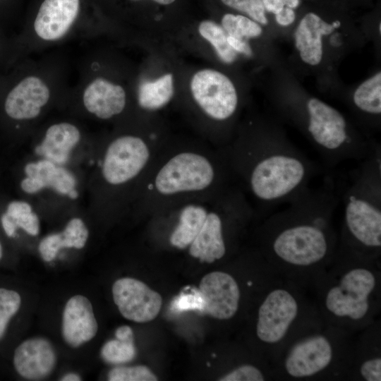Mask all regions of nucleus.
<instances>
[{"instance_id": "nucleus-1", "label": "nucleus", "mask_w": 381, "mask_h": 381, "mask_svg": "<svg viewBox=\"0 0 381 381\" xmlns=\"http://www.w3.org/2000/svg\"><path fill=\"white\" fill-rule=\"evenodd\" d=\"M341 187L327 170L319 184L259 222L257 249L278 276L309 287L332 262L339 245L335 215Z\"/></svg>"}, {"instance_id": "nucleus-2", "label": "nucleus", "mask_w": 381, "mask_h": 381, "mask_svg": "<svg viewBox=\"0 0 381 381\" xmlns=\"http://www.w3.org/2000/svg\"><path fill=\"white\" fill-rule=\"evenodd\" d=\"M221 148L258 222L327 171L279 132H242Z\"/></svg>"}, {"instance_id": "nucleus-3", "label": "nucleus", "mask_w": 381, "mask_h": 381, "mask_svg": "<svg viewBox=\"0 0 381 381\" xmlns=\"http://www.w3.org/2000/svg\"><path fill=\"white\" fill-rule=\"evenodd\" d=\"M233 183L221 147L167 141L142 183L135 209L150 217L183 202L221 193Z\"/></svg>"}, {"instance_id": "nucleus-4", "label": "nucleus", "mask_w": 381, "mask_h": 381, "mask_svg": "<svg viewBox=\"0 0 381 381\" xmlns=\"http://www.w3.org/2000/svg\"><path fill=\"white\" fill-rule=\"evenodd\" d=\"M380 262L339 245L332 262L309 285L323 322L357 333L380 318Z\"/></svg>"}, {"instance_id": "nucleus-5", "label": "nucleus", "mask_w": 381, "mask_h": 381, "mask_svg": "<svg viewBox=\"0 0 381 381\" xmlns=\"http://www.w3.org/2000/svg\"><path fill=\"white\" fill-rule=\"evenodd\" d=\"M355 334L322 320L310 325L272 363L274 380H347Z\"/></svg>"}, {"instance_id": "nucleus-6", "label": "nucleus", "mask_w": 381, "mask_h": 381, "mask_svg": "<svg viewBox=\"0 0 381 381\" xmlns=\"http://www.w3.org/2000/svg\"><path fill=\"white\" fill-rule=\"evenodd\" d=\"M252 334L258 356L271 365L299 332L322 320L308 286L277 276L255 300Z\"/></svg>"}, {"instance_id": "nucleus-7", "label": "nucleus", "mask_w": 381, "mask_h": 381, "mask_svg": "<svg viewBox=\"0 0 381 381\" xmlns=\"http://www.w3.org/2000/svg\"><path fill=\"white\" fill-rule=\"evenodd\" d=\"M341 187L339 245L371 260L381 257V150L358 162Z\"/></svg>"}, {"instance_id": "nucleus-8", "label": "nucleus", "mask_w": 381, "mask_h": 381, "mask_svg": "<svg viewBox=\"0 0 381 381\" xmlns=\"http://www.w3.org/2000/svg\"><path fill=\"white\" fill-rule=\"evenodd\" d=\"M167 142L155 131L123 133L112 138L102 154L99 176L109 209L135 202L156 156Z\"/></svg>"}, {"instance_id": "nucleus-9", "label": "nucleus", "mask_w": 381, "mask_h": 381, "mask_svg": "<svg viewBox=\"0 0 381 381\" xmlns=\"http://www.w3.org/2000/svg\"><path fill=\"white\" fill-rule=\"evenodd\" d=\"M61 65L53 59L30 63V69L6 97L7 116L20 121L37 119L59 92L66 89Z\"/></svg>"}, {"instance_id": "nucleus-10", "label": "nucleus", "mask_w": 381, "mask_h": 381, "mask_svg": "<svg viewBox=\"0 0 381 381\" xmlns=\"http://www.w3.org/2000/svg\"><path fill=\"white\" fill-rule=\"evenodd\" d=\"M193 100L205 116L216 123H226L236 114L238 106L236 90L223 73L212 69L198 71L190 81Z\"/></svg>"}, {"instance_id": "nucleus-11", "label": "nucleus", "mask_w": 381, "mask_h": 381, "mask_svg": "<svg viewBox=\"0 0 381 381\" xmlns=\"http://www.w3.org/2000/svg\"><path fill=\"white\" fill-rule=\"evenodd\" d=\"M80 10V0H44L30 25V50L52 45L70 37Z\"/></svg>"}, {"instance_id": "nucleus-12", "label": "nucleus", "mask_w": 381, "mask_h": 381, "mask_svg": "<svg viewBox=\"0 0 381 381\" xmlns=\"http://www.w3.org/2000/svg\"><path fill=\"white\" fill-rule=\"evenodd\" d=\"M75 89L84 109L98 119L107 121L117 117L127 107L124 87L104 76L92 73L86 66Z\"/></svg>"}, {"instance_id": "nucleus-13", "label": "nucleus", "mask_w": 381, "mask_h": 381, "mask_svg": "<svg viewBox=\"0 0 381 381\" xmlns=\"http://www.w3.org/2000/svg\"><path fill=\"white\" fill-rule=\"evenodd\" d=\"M198 291L205 303L202 313L222 321H230L238 315L243 293L239 282L229 272L214 271L206 274Z\"/></svg>"}, {"instance_id": "nucleus-14", "label": "nucleus", "mask_w": 381, "mask_h": 381, "mask_svg": "<svg viewBox=\"0 0 381 381\" xmlns=\"http://www.w3.org/2000/svg\"><path fill=\"white\" fill-rule=\"evenodd\" d=\"M113 299L127 320L147 322L159 314L162 298L144 282L131 277L117 279L112 286Z\"/></svg>"}, {"instance_id": "nucleus-15", "label": "nucleus", "mask_w": 381, "mask_h": 381, "mask_svg": "<svg viewBox=\"0 0 381 381\" xmlns=\"http://www.w3.org/2000/svg\"><path fill=\"white\" fill-rule=\"evenodd\" d=\"M347 380L381 381V319L356 333Z\"/></svg>"}, {"instance_id": "nucleus-16", "label": "nucleus", "mask_w": 381, "mask_h": 381, "mask_svg": "<svg viewBox=\"0 0 381 381\" xmlns=\"http://www.w3.org/2000/svg\"><path fill=\"white\" fill-rule=\"evenodd\" d=\"M24 171L26 176L20 182V187L26 193L34 194L50 188L71 199L78 195L75 177L63 166L42 158L28 163Z\"/></svg>"}, {"instance_id": "nucleus-17", "label": "nucleus", "mask_w": 381, "mask_h": 381, "mask_svg": "<svg viewBox=\"0 0 381 381\" xmlns=\"http://www.w3.org/2000/svg\"><path fill=\"white\" fill-rule=\"evenodd\" d=\"M56 363L54 346L49 340L42 337L26 339L14 351L15 370L27 380H38L48 377Z\"/></svg>"}, {"instance_id": "nucleus-18", "label": "nucleus", "mask_w": 381, "mask_h": 381, "mask_svg": "<svg viewBox=\"0 0 381 381\" xmlns=\"http://www.w3.org/2000/svg\"><path fill=\"white\" fill-rule=\"evenodd\" d=\"M98 325L87 298L78 294L66 302L62 315L61 332L64 341L77 348L92 339Z\"/></svg>"}, {"instance_id": "nucleus-19", "label": "nucleus", "mask_w": 381, "mask_h": 381, "mask_svg": "<svg viewBox=\"0 0 381 381\" xmlns=\"http://www.w3.org/2000/svg\"><path fill=\"white\" fill-rule=\"evenodd\" d=\"M82 138L78 126L70 121H59L49 125L44 131L35 152L42 158L63 166L69 159L72 150Z\"/></svg>"}, {"instance_id": "nucleus-20", "label": "nucleus", "mask_w": 381, "mask_h": 381, "mask_svg": "<svg viewBox=\"0 0 381 381\" xmlns=\"http://www.w3.org/2000/svg\"><path fill=\"white\" fill-rule=\"evenodd\" d=\"M334 30L313 13L306 14L295 32L296 47L302 60L312 66L318 65L322 56V36L329 35Z\"/></svg>"}, {"instance_id": "nucleus-21", "label": "nucleus", "mask_w": 381, "mask_h": 381, "mask_svg": "<svg viewBox=\"0 0 381 381\" xmlns=\"http://www.w3.org/2000/svg\"><path fill=\"white\" fill-rule=\"evenodd\" d=\"M1 222L6 234L9 237L15 236L18 227L30 236H35L40 233L39 217L32 206L25 201L11 202L1 216Z\"/></svg>"}, {"instance_id": "nucleus-22", "label": "nucleus", "mask_w": 381, "mask_h": 381, "mask_svg": "<svg viewBox=\"0 0 381 381\" xmlns=\"http://www.w3.org/2000/svg\"><path fill=\"white\" fill-rule=\"evenodd\" d=\"M173 75L165 74L153 81L140 84L138 91V104L147 111H155L167 105L174 96Z\"/></svg>"}, {"instance_id": "nucleus-23", "label": "nucleus", "mask_w": 381, "mask_h": 381, "mask_svg": "<svg viewBox=\"0 0 381 381\" xmlns=\"http://www.w3.org/2000/svg\"><path fill=\"white\" fill-rule=\"evenodd\" d=\"M354 105L361 111L373 116L381 113V73L363 82L353 96Z\"/></svg>"}, {"instance_id": "nucleus-24", "label": "nucleus", "mask_w": 381, "mask_h": 381, "mask_svg": "<svg viewBox=\"0 0 381 381\" xmlns=\"http://www.w3.org/2000/svg\"><path fill=\"white\" fill-rule=\"evenodd\" d=\"M200 35L214 48L219 59L226 63L234 62L236 57V52L227 41L224 30L211 20L202 21L198 27Z\"/></svg>"}, {"instance_id": "nucleus-25", "label": "nucleus", "mask_w": 381, "mask_h": 381, "mask_svg": "<svg viewBox=\"0 0 381 381\" xmlns=\"http://www.w3.org/2000/svg\"><path fill=\"white\" fill-rule=\"evenodd\" d=\"M222 25L228 35L241 40L256 37L262 33V28L257 23L241 15L225 14Z\"/></svg>"}, {"instance_id": "nucleus-26", "label": "nucleus", "mask_w": 381, "mask_h": 381, "mask_svg": "<svg viewBox=\"0 0 381 381\" xmlns=\"http://www.w3.org/2000/svg\"><path fill=\"white\" fill-rule=\"evenodd\" d=\"M102 358L108 363L119 364L133 360L135 356L133 341L118 339L106 342L101 349Z\"/></svg>"}, {"instance_id": "nucleus-27", "label": "nucleus", "mask_w": 381, "mask_h": 381, "mask_svg": "<svg viewBox=\"0 0 381 381\" xmlns=\"http://www.w3.org/2000/svg\"><path fill=\"white\" fill-rule=\"evenodd\" d=\"M59 234L61 248H83L87 241L89 231L80 218H73L68 221L64 231Z\"/></svg>"}, {"instance_id": "nucleus-28", "label": "nucleus", "mask_w": 381, "mask_h": 381, "mask_svg": "<svg viewBox=\"0 0 381 381\" xmlns=\"http://www.w3.org/2000/svg\"><path fill=\"white\" fill-rule=\"evenodd\" d=\"M21 304L20 294L13 290L0 288V339L4 336L11 319Z\"/></svg>"}, {"instance_id": "nucleus-29", "label": "nucleus", "mask_w": 381, "mask_h": 381, "mask_svg": "<svg viewBox=\"0 0 381 381\" xmlns=\"http://www.w3.org/2000/svg\"><path fill=\"white\" fill-rule=\"evenodd\" d=\"M110 381H156L157 377L145 365L118 367L108 373Z\"/></svg>"}, {"instance_id": "nucleus-30", "label": "nucleus", "mask_w": 381, "mask_h": 381, "mask_svg": "<svg viewBox=\"0 0 381 381\" xmlns=\"http://www.w3.org/2000/svg\"><path fill=\"white\" fill-rule=\"evenodd\" d=\"M225 5L246 13L253 20L267 24L262 0H222Z\"/></svg>"}, {"instance_id": "nucleus-31", "label": "nucleus", "mask_w": 381, "mask_h": 381, "mask_svg": "<svg viewBox=\"0 0 381 381\" xmlns=\"http://www.w3.org/2000/svg\"><path fill=\"white\" fill-rule=\"evenodd\" d=\"M204 306V301L199 291L193 290V294H181L174 298L171 303V310L176 313L188 310L202 313Z\"/></svg>"}, {"instance_id": "nucleus-32", "label": "nucleus", "mask_w": 381, "mask_h": 381, "mask_svg": "<svg viewBox=\"0 0 381 381\" xmlns=\"http://www.w3.org/2000/svg\"><path fill=\"white\" fill-rule=\"evenodd\" d=\"M61 250L59 245L58 233L51 234L44 237L38 246V250L42 258L46 262L53 260Z\"/></svg>"}, {"instance_id": "nucleus-33", "label": "nucleus", "mask_w": 381, "mask_h": 381, "mask_svg": "<svg viewBox=\"0 0 381 381\" xmlns=\"http://www.w3.org/2000/svg\"><path fill=\"white\" fill-rule=\"evenodd\" d=\"M227 41L231 48L235 51L246 56L252 55V50L249 44L241 39H238L231 36H227Z\"/></svg>"}, {"instance_id": "nucleus-34", "label": "nucleus", "mask_w": 381, "mask_h": 381, "mask_svg": "<svg viewBox=\"0 0 381 381\" xmlns=\"http://www.w3.org/2000/svg\"><path fill=\"white\" fill-rule=\"evenodd\" d=\"M278 24L286 26L292 23L295 19L294 11L288 7H284L278 13L275 14Z\"/></svg>"}, {"instance_id": "nucleus-35", "label": "nucleus", "mask_w": 381, "mask_h": 381, "mask_svg": "<svg viewBox=\"0 0 381 381\" xmlns=\"http://www.w3.org/2000/svg\"><path fill=\"white\" fill-rule=\"evenodd\" d=\"M286 0H262L263 6L269 12L278 13L285 6Z\"/></svg>"}, {"instance_id": "nucleus-36", "label": "nucleus", "mask_w": 381, "mask_h": 381, "mask_svg": "<svg viewBox=\"0 0 381 381\" xmlns=\"http://www.w3.org/2000/svg\"><path fill=\"white\" fill-rule=\"evenodd\" d=\"M116 338L123 341H133L132 329L127 325L121 326L116 330Z\"/></svg>"}, {"instance_id": "nucleus-37", "label": "nucleus", "mask_w": 381, "mask_h": 381, "mask_svg": "<svg viewBox=\"0 0 381 381\" xmlns=\"http://www.w3.org/2000/svg\"><path fill=\"white\" fill-rule=\"evenodd\" d=\"M62 381H78L81 380V377L76 373H68L63 376L61 379Z\"/></svg>"}, {"instance_id": "nucleus-38", "label": "nucleus", "mask_w": 381, "mask_h": 381, "mask_svg": "<svg viewBox=\"0 0 381 381\" xmlns=\"http://www.w3.org/2000/svg\"><path fill=\"white\" fill-rule=\"evenodd\" d=\"M299 4V0H286L285 5L290 8H295Z\"/></svg>"}, {"instance_id": "nucleus-39", "label": "nucleus", "mask_w": 381, "mask_h": 381, "mask_svg": "<svg viewBox=\"0 0 381 381\" xmlns=\"http://www.w3.org/2000/svg\"><path fill=\"white\" fill-rule=\"evenodd\" d=\"M135 1H137V0H135ZM153 1L160 4L167 5V4H170L173 3L175 0H153Z\"/></svg>"}, {"instance_id": "nucleus-40", "label": "nucleus", "mask_w": 381, "mask_h": 381, "mask_svg": "<svg viewBox=\"0 0 381 381\" xmlns=\"http://www.w3.org/2000/svg\"><path fill=\"white\" fill-rule=\"evenodd\" d=\"M332 25L334 27V28H339L340 26V23H339V21L337 20V21L334 22Z\"/></svg>"}, {"instance_id": "nucleus-41", "label": "nucleus", "mask_w": 381, "mask_h": 381, "mask_svg": "<svg viewBox=\"0 0 381 381\" xmlns=\"http://www.w3.org/2000/svg\"><path fill=\"white\" fill-rule=\"evenodd\" d=\"M2 255H3V250H2L1 244V243H0V260H1V258H2Z\"/></svg>"}]
</instances>
